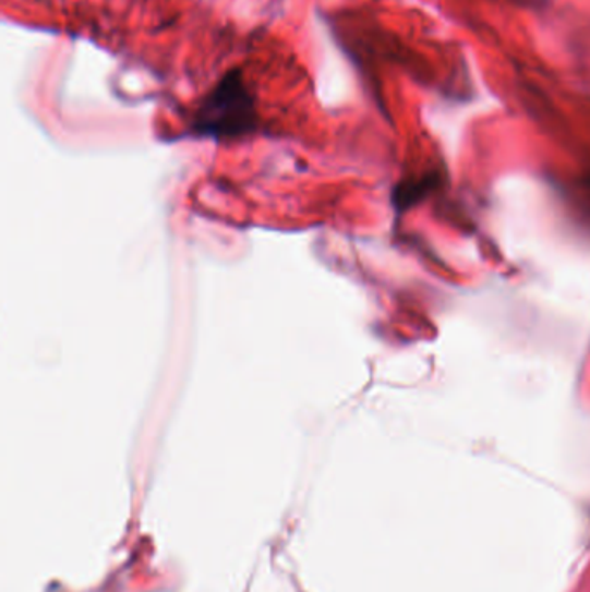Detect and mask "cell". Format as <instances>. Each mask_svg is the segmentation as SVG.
<instances>
[{
  "instance_id": "6da1fadb",
  "label": "cell",
  "mask_w": 590,
  "mask_h": 592,
  "mask_svg": "<svg viewBox=\"0 0 590 592\" xmlns=\"http://www.w3.org/2000/svg\"><path fill=\"white\" fill-rule=\"evenodd\" d=\"M258 126L255 94L238 68L227 72L203 97L191 122L194 135L215 141L246 137Z\"/></svg>"
}]
</instances>
